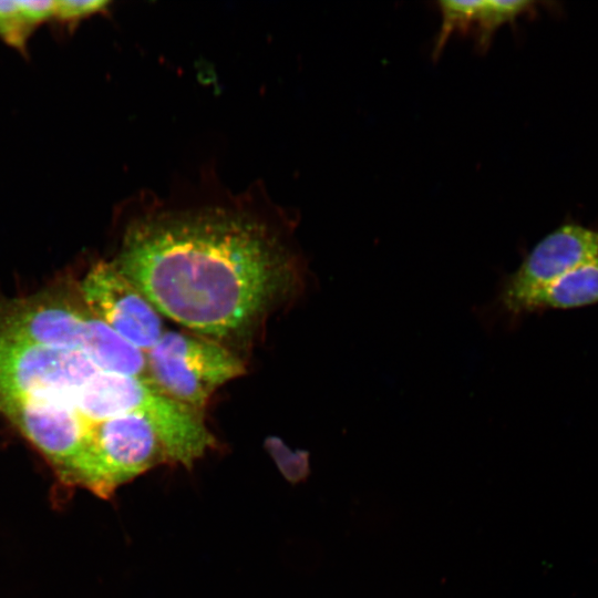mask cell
Segmentation results:
<instances>
[{
  "instance_id": "6da1fadb",
  "label": "cell",
  "mask_w": 598,
  "mask_h": 598,
  "mask_svg": "<svg viewBox=\"0 0 598 598\" xmlns=\"http://www.w3.org/2000/svg\"><path fill=\"white\" fill-rule=\"evenodd\" d=\"M113 264L162 316L234 351L303 285L282 231L238 205L144 213Z\"/></svg>"
},
{
  "instance_id": "7a4b0ae2",
  "label": "cell",
  "mask_w": 598,
  "mask_h": 598,
  "mask_svg": "<svg viewBox=\"0 0 598 598\" xmlns=\"http://www.w3.org/2000/svg\"><path fill=\"white\" fill-rule=\"evenodd\" d=\"M73 406L89 422L141 416L155 431L168 461L186 467L216 445L203 411L173 399L150 379L100 371L78 391Z\"/></svg>"
},
{
  "instance_id": "3957f363",
  "label": "cell",
  "mask_w": 598,
  "mask_h": 598,
  "mask_svg": "<svg viewBox=\"0 0 598 598\" xmlns=\"http://www.w3.org/2000/svg\"><path fill=\"white\" fill-rule=\"evenodd\" d=\"M164 462L169 463L167 454L152 426L135 414L117 415L90 422L83 452L65 483L109 498Z\"/></svg>"
},
{
  "instance_id": "277c9868",
  "label": "cell",
  "mask_w": 598,
  "mask_h": 598,
  "mask_svg": "<svg viewBox=\"0 0 598 598\" xmlns=\"http://www.w3.org/2000/svg\"><path fill=\"white\" fill-rule=\"evenodd\" d=\"M145 353L148 379L173 399L199 411L218 388L246 371L236 351L190 331L165 330Z\"/></svg>"
},
{
  "instance_id": "5b68a950",
  "label": "cell",
  "mask_w": 598,
  "mask_h": 598,
  "mask_svg": "<svg viewBox=\"0 0 598 598\" xmlns=\"http://www.w3.org/2000/svg\"><path fill=\"white\" fill-rule=\"evenodd\" d=\"M97 372L81 351L0 336V410L21 400L61 401L73 406L76 392Z\"/></svg>"
},
{
  "instance_id": "8992f818",
  "label": "cell",
  "mask_w": 598,
  "mask_h": 598,
  "mask_svg": "<svg viewBox=\"0 0 598 598\" xmlns=\"http://www.w3.org/2000/svg\"><path fill=\"white\" fill-rule=\"evenodd\" d=\"M596 257L598 230L565 224L545 236L520 266L503 278L485 311L488 310L489 318L514 321L520 317V309L532 295Z\"/></svg>"
},
{
  "instance_id": "52a82bcc",
  "label": "cell",
  "mask_w": 598,
  "mask_h": 598,
  "mask_svg": "<svg viewBox=\"0 0 598 598\" xmlns=\"http://www.w3.org/2000/svg\"><path fill=\"white\" fill-rule=\"evenodd\" d=\"M80 298L94 316L145 352L165 331L163 316L113 261H100L87 271Z\"/></svg>"
},
{
  "instance_id": "ba28073f",
  "label": "cell",
  "mask_w": 598,
  "mask_h": 598,
  "mask_svg": "<svg viewBox=\"0 0 598 598\" xmlns=\"http://www.w3.org/2000/svg\"><path fill=\"white\" fill-rule=\"evenodd\" d=\"M86 307L60 292L0 298V336L42 347L81 351ZM82 352V351H81Z\"/></svg>"
},
{
  "instance_id": "9c48e42d",
  "label": "cell",
  "mask_w": 598,
  "mask_h": 598,
  "mask_svg": "<svg viewBox=\"0 0 598 598\" xmlns=\"http://www.w3.org/2000/svg\"><path fill=\"white\" fill-rule=\"evenodd\" d=\"M65 482L81 456L90 422L69 403L21 400L0 410Z\"/></svg>"
},
{
  "instance_id": "30bf717a",
  "label": "cell",
  "mask_w": 598,
  "mask_h": 598,
  "mask_svg": "<svg viewBox=\"0 0 598 598\" xmlns=\"http://www.w3.org/2000/svg\"><path fill=\"white\" fill-rule=\"evenodd\" d=\"M81 351L102 372L148 379L146 353L86 308Z\"/></svg>"
},
{
  "instance_id": "8fae6325",
  "label": "cell",
  "mask_w": 598,
  "mask_h": 598,
  "mask_svg": "<svg viewBox=\"0 0 598 598\" xmlns=\"http://www.w3.org/2000/svg\"><path fill=\"white\" fill-rule=\"evenodd\" d=\"M598 303V257L576 267L532 295L520 316L543 310L574 309Z\"/></svg>"
},
{
  "instance_id": "7c38bea8",
  "label": "cell",
  "mask_w": 598,
  "mask_h": 598,
  "mask_svg": "<svg viewBox=\"0 0 598 598\" xmlns=\"http://www.w3.org/2000/svg\"><path fill=\"white\" fill-rule=\"evenodd\" d=\"M534 6V1L525 0H480L473 30L480 52L488 49L499 27L514 22L522 14L530 13Z\"/></svg>"
},
{
  "instance_id": "4fadbf2b",
  "label": "cell",
  "mask_w": 598,
  "mask_h": 598,
  "mask_svg": "<svg viewBox=\"0 0 598 598\" xmlns=\"http://www.w3.org/2000/svg\"><path fill=\"white\" fill-rule=\"evenodd\" d=\"M478 4L480 0H442L437 2L442 16V24L434 43L433 58H437L441 54L452 33H467L474 30Z\"/></svg>"
},
{
  "instance_id": "5bb4252c",
  "label": "cell",
  "mask_w": 598,
  "mask_h": 598,
  "mask_svg": "<svg viewBox=\"0 0 598 598\" xmlns=\"http://www.w3.org/2000/svg\"><path fill=\"white\" fill-rule=\"evenodd\" d=\"M32 31L18 1H0V38L4 42L24 52L27 40Z\"/></svg>"
},
{
  "instance_id": "9a60e30c",
  "label": "cell",
  "mask_w": 598,
  "mask_h": 598,
  "mask_svg": "<svg viewBox=\"0 0 598 598\" xmlns=\"http://www.w3.org/2000/svg\"><path fill=\"white\" fill-rule=\"evenodd\" d=\"M109 4V1L103 0L55 1L53 19H56L64 23H76L82 19L105 12Z\"/></svg>"
},
{
  "instance_id": "2e32d148",
  "label": "cell",
  "mask_w": 598,
  "mask_h": 598,
  "mask_svg": "<svg viewBox=\"0 0 598 598\" xmlns=\"http://www.w3.org/2000/svg\"><path fill=\"white\" fill-rule=\"evenodd\" d=\"M18 4L25 21L32 29L49 19H53L55 1L19 0Z\"/></svg>"
}]
</instances>
